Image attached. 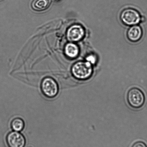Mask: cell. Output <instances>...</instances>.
I'll use <instances>...</instances> for the list:
<instances>
[{"instance_id":"obj_11","label":"cell","mask_w":147,"mask_h":147,"mask_svg":"<svg viewBox=\"0 0 147 147\" xmlns=\"http://www.w3.org/2000/svg\"><path fill=\"white\" fill-rule=\"evenodd\" d=\"M131 147H147V145L144 142L139 141L135 142Z\"/></svg>"},{"instance_id":"obj_10","label":"cell","mask_w":147,"mask_h":147,"mask_svg":"<svg viewBox=\"0 0 147 147\" xmlns=\"http://www.w3.org/2000/svg\"><path fill=\"white\" fill-rule=\"evenodd\" d=\"M11 127L13 130L16 132H21L25 127L24 121L21 118H14L11 122Z\"/></svg>"},{"instance_id":"obj_6","label":"cell","mask_w":147,"mask_h":147,"mask_svg":"<svg viewBox=\"0 0 147 147\" xmlns=\"http://www.w3.org/2000/svg\"><path fill=\"white\" fill-rule=\"evenodd\" d=\"M6 142L9 147H24L26 140L22 134L14 131L7 135Z\"/></svg>"},{"instance_id":"obj_5","label":"cell","mask_w":147,"mask_h":147,"mask_svg":"<svg viewBox=\"0 0 147 147\" xmlns=\"http://www.w3.org/2000/svg\"><path fill=\"white\" fill-rule=\"evenodd\" d=\"M86 32L84 28L79 24L71 26L67 30V39L71 42L80 41L84 37Z\"/></svg>"},{"instance_id":"obj_9","label":"cell","mask_w":147,"mask_h":147,"mask_svg":"<svg viewBox=\"0 0 147 147\" xmlns=\"http://www.w3.org/2000/svg\"><path fill=\"white\" fill-rule=\"evenodd\" d=\"M65 53L67 57L69 58H76L79 54V47L74 43H69L66 45L65 47Z\"/></svg>"},{"instance_id":"obj_7","label":"cell","mask_w":147,"mask_h":147,"mask_svg":"<svg viewBox=\"0 0 147 147\" xmlns=\"http://www.w3.org/2000/svg\"><path fill=\"white\" fill-rule=\"evenodd\" d=\"M143 32L142 28L139 26H132L128 30L127 36L130 41L136 42L139 41L142 37Z\"/></svg>"},{"instance_id":"obj_4","label":"cell","mask_w":147,"mask_h":147,"mask_svg":"<svg viewBox=\"0 0 147 147\" xmlns=\"http://www.w3.org/2000/svg\"><path fill=\"white\" fill-rule=\"evenodd\" d=\"M120 17L122 22L128 26L137 25L142 20V17L139 12L132 8L123 10Z\"/></svg>"},{"instance_id":"obj_3","label":"cell","mask_w":147,"mask_h":147,"mask_svg":"<svg viewBox=\"0 0 147 147\" xmlns=\"http://www.w3.org/2000/svg\"><path fill=\"white\" fill-rule=\"evenodd\" d=\"M40 88L42 94L46 98L53 99L58 94L59 88L58 83L51 77L45 78L41 82Z\"/></svg>"},{"instance_id":"obj_2","label":"cell","mask_w":147,"mask_h":147,"mask_svg":"<svg viewBox=\"0 0 147 147\" xmlns=\"http://www.w3.org/2000/svg\"><path fill=\"white\" fill-rule=\"evenodd\" d=\"M127 100L131 107L138 109L144 106L146 99L144 93L142 90L138 88L133 87L128 91Z\"/></svg>"},{"instance_id":"obj_1","label":"cell","mask_w":147,"mask_h":147,"mask_svg":"<svg viewBox=\"0 0 147 147\" xmlns=\"http://www.w3.org/2000/svg\"><path fill=\"white\" fill-rule=\"evenodd\" d=\"M71 73L75 79L80 81L89 80L93 73L92 64L87 61H80L72 67Z\"/></svg>"},{"instance_id":"obj_8","label":"cell","mask_w":147,"mask_h":147,"mask_svg":"<svg viewBox=\"0 0 147 147\" xmlns=\"http://www.w3.org/2000/svg\"><path fill=\"white\" fill-rule=\"evenodd\" d=\"M51 1V0H33L31 3V7L36 11H45L50 7Z\"/></svg>"},{"instance_id":"obj_12","label":"cell","mask_w":147,"mask_h":147,"mask_svg":"<svg viewBox=\"0 0 147 147\" xmlns=\"http://www.w3.org/2000/svg\"><path fill=\"white\" fill-rule=\"evenodd\" d=\"M55 1H61V0H55Z\"/></svg>"}]
</instances>
